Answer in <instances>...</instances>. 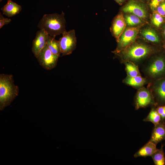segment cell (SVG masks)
<instances>
[{"label": "cell", "mask_w": 165, "mask_h": 165, "mask_svg": "<svg viewBox=\"0 0 165 165\" xmlns=\"http://www.w3.org/2000/svg\"><path fill=\"white\" fill-rule=\"evenodd\" d=\"M163 47L165 51V41H164L163 42Z\"/></svg>", "instance_id": "obj_31"}, {"label": "cell", "mask_w": 165, "mask_h": 165, "mask_svg": "<svg viewBox=\"0 0 165 165\" xmlns=\"http://www.w3.org/2000/svg\"><path fill=\"white\" fill-rule=\"evenodd\" d=\"M160 116L158 112L156 107H152L147 117L143 121L145 122H150L156 126L161 121Z\"/></svg>", "instance_id": "obj_23"}, {"label": "cell", "mask_w": 165, "mask_h": 165, "mask_svg": "<svg viewBox=\"0 0 165 165\" xmlns=\"http://www.w3.org/2000/svg\"><path fill=\"white\" fill-rule=\"evenodd\" d=\"M120 6L123 5L127 0H114Z\"/></svg>", "instance_id": "obj_29"}, {"label": "cell", "mask_w": 165, "mask_h": 165, "mask_svg": "<svg viewBox=\"0 0 165 165\" xmlns=\"http://www.w3.org/2000/svg\"><path fill=\"white\" fill-rule=\"evenodd\" d=\"M156 109L160 116L161 120L165 119V105L157 106Z\"/></svg>", "instance_id": "obj_26"}, {"label": "cell", "mask_w": 165, "mask_h": 165, "mask_svg": "<svg viewBox=\"0 0 165 165\" xmlns=\"http://www.w3.org/2000/svg\"><path fill=\"white\" fill-rule=\"evenodd\" d=\"M161 35L165 41V23L160 28Z\"/></svg>", "instance_id": "obj_28"}, {"label": "cell", "mask_w": 165, "mask_h": 165, "mask_svg": "<svg viewBox=\"0 0 165 165\" xmlns=\"http://www.w3.org/2000/svg\"><path fill=\"white\" fill-rule=\"evenodd\" d=\"M160 52L151 55L141 65L142 72L150 82L165 77V54Z\"/></svg>", "instance_id": "obj_2"}, {"label": "cell", "mask_w": 165, "mask_h": 165, "mask_svg": "<svg viewBox=\"0 0 165 165\" xmlns=\"http://www.w3.org/2000/svg\"><path fill=\"white\" fill-rule=\"evenodd\" d=\"M123 15L127 27H136L142 26L147 24L140 18L133 14L126 13L123 14Z\"/></svg>", "instance_id": "obj_18"}, {"label": "cell", "mask_w": 165, "mask_h": 165, "mask_svg": "<svg viewBox=\"0 0 165 165\" xmlns=\"http://www.w3.org/2000/svg\"><path fill=\"white\" fill-rule=\"evenodd\" d=\"M120 12L135 15L147 23L151 14L147 3L138 0H127L121 7Z\"/></svg>", "instance_id": "obj_5"}, {"label": "cell", "mask_w": 165, "mask_h": 165, "mask_svg": "<svg viewBox=\"0 0 165 165\" xmlns=\"http://www.w3.org/2000/svg\"><path fill=\"white\" fill-rule=\"evenodd\" d=\"M157 149L156 144L149 141L134 154V156L135 158L151 156Z\"/></svg>", "instance_id": "obj_17"}, {"label": "cell", "mask_w": 165, "mask_h": 165, "mask_svg": "<svg viewBox=\"0 0 165 165\" xmlns=\"http://www.w3.org/2000/svg\"><path fill=\"white\" fill-rule=\"evenodd\" d=\"M147 42L136 41L125 49L114 54L122 63L130 61L138 66L151 55L160 51L157 47Z\"/></svg>", "instance_id": "obj_1"}, {"label": "cell", "mask_w": 165, "mask_h": 165, "mask_svg": "<svg viewBox=\"0 0 165 165\" xmlns=\"http://www.w3.org/2000/svg\"><path fill=\"white\" fill-rule=\"evenodd\" d=\"M142 26L127 27L117 41V46L116 49L112 52L114 53L119 52L134 42Z\"/></svg>", "instance_id": "obj_6"}, {"label": "cell", "mask_w": 165, "mask_h": 165, "mask_svg": "<svg viewBox=\"0 0 165 165\" xmlns=\"http://www.w3.org/2000/svg\"><path fill=\"white\" fill-rule=\"evenodd\" d=\"M165 140V119L161 120L157 125L154 126L149 141L156 145Z\"/></svg>", "instance_id": "obj_14"}, {"label": "cell", "mask_w": 165, "mask_h": 165, "mask_svg": "<svg viewBox=\"0 0 165 165\" xmlns=\"http://www.w3.org/2000/svg\"><path fill=\"white\" fill-rule=\"evenodd\" d=\"M22 9L21 6L12 0H7V3L1 9L3 14L8 17H12L19 13Z\"/></svg>", "instance_id": "obj_16"}, {"label": "cell", "mask_w": 165, "mask_h": 165, "mask_svg": "<svg viewBox=\"0 0 165 165\" xmlns=\"http://www.w3.org/2000/svg\"><path fill=\"white\" fill-rule=\"evenodd\" d=\"M49 36L44 29H40L37 32L35 37L33 41L32 47V51L36 58L46 45Z\"/></svg>", "instance_id": "obj_12"}, {"label": "cell", "mask_w": 165, "mask_h": 165, "mask_svg": "<svg viewBox=\"0 0 165 165\" xmlns=\"http://www.w3.org/2000/svg\"><path fill=\"white\" fill-rule=\"evenodd\" d=\"M19 88L14 82L12 74H0V110L9 105L18 95Z\"/></svg>", "instance_id": "obj_4"}, {"label": "cell", "mask_w": 165, "mask_h": 165, "mask_svg": "<svg viewBox=\"0 0 165 165\" xmlns=\"http://www.w3.org/2000/svg\"><path fill=\"white\" fill-rule=\"evenodd\" d=\"M162 145L160 149L154 152L151 156L155 165H164L165 164V156L163 147Z\"/></svg>", "instance_id": "obj_21"}, {"label": "cell", "mask_w": 165, "mask_h": 165, "mask_svg": "<svg viewBox=\"0 0 165 165\" xmlns=\"http://www.w3.org/2000/svg\"><path fill=\"white\" fill-rule=\"evenodd\" d=\"M127 75L131 77L141 76L138 66L132 62L126 61L123 63Z\"/></svg>", "instance_id": "obj_22"}, {"label": "cell", "mask_w": 165, "mask_h": 165, "mask_svg": "<svg viewBox=\"0 0 165 165\" xmlns=\"http://www.w3.org/2000/svg\"><path fill=\"white\" fill-rule=\"evenodd\" d=\"M134 101L136 110L149 106L156 107L151 93L147 87H142L138 89Z\"/></svg>", "instance_id": "obj_8"}, {"label": "cell", "mask_w": 165, "mask_h": 165, "mask_svg": "<svg viewBox=\"0 0 165 165\" xmlns=\"http://www.w3.org/2000/svg\"><path fill=\"white\" fill-rule=\"evenodd\" d=\"M127 27L123 14L120 12L114 18L111 28L112 35L116 42Z\"/></svg>", "instance_id": "obj_13"}, {"label": "cell", "mask_w": 165, "mask_h": 165, "mask_svg": "<svg viewBox=\"0 0 165 165\" xmlns=\"http://www.w3.org/2000/svg\"><path fill=\"white\" fill-rule=\"evenodd\" d=\"M54 37L49 35L47 40V45L52 53L60 57L61 52L59 40L55 39Z\"/></svg>", "instance_id": "obj_20"}, {"label": "cell", "mask_w": 165, "mask_h": 165, "mask_svg": "<svg viewBox=\"0 0 165 165\" xmlns=\"http://www.w3.org/2000/svg\"><path fill=\"white\" fill-rule=\"evenodd\" d=\"M155 11H156L160 15L165 16V1L157 7Z\"/></svg>", "instance_id": "obj_25"}, {"label": "cell", "mask_w": 165, "mask_h": 165, "mask_svg": "<svg viewBox=\"0 0 165 165\" xmlns=\"http://www.w3.org/2000/svg\"><path fill=\"white\" fill-rule=\"evenodd\" d=\"M147 87L151 93L156 107L165 105V77L149 82Z\"/></svg>", "instance_id": "obj_7"}, {"label": "cell", "mask_w": 165, "mask_h": 165, "mask_svg": "<svg viewBox=\"0 0 165 165\" xmlns=\"http://www.w3.org/2000/svg\"><path fill=\"white\" fill-rule=\"evenodd\" d=\"M38 27L44 29L50 36L55 37L66 31V20L63 11L61 14H45L40 20Z\"/></svg>", "instance_id": "obj_3"}, {"label": "cell", "mask_w": 165, "mask_h": 165, "mask_svg": "<svg viewBox=\"0 0 165 165\" xmlns=\"http://www.w3.org/2000/svg\"><path fill=\"white\" fill-rule=\"evenodd\" d=\"M144 25V27L143 25L141 28L138 37L139 36L145 42L153 45L160 44L161 39L156 29L150 25Z\"/></svg>", "instance_id": "obj_11"}, {"label": "cell", "mask_w": 165, "mask_h": 165, "mask_svg": "<svg viewBox=\"0 0 165 165\" xmlns=\"http://www.w3.org/2000/svg\"><path fill=\"white\" fill-rule=\"evenodd\" d=\"M147 3L149 0H138Z\"/></svg>", "instance_id": "obj_30"}, {"label": "cell", "mask_w": 165, "mask_h": 165, "mask_svg": "<svg viewBox=\"0 0 165 165\" xmlns=\"http://www.w3.org/2000/svg\"><path fill=\"white\" fill-rule=\"evenodd\" d=\"M150 14L149 20L150 26L156 29H160L165 23V16L154 11Z\"/></svg>", "instance_id": "obj_19"}, {"label": "cell", "mask_w": 165, "mask_h": 165, "mask_svg": "<svg viewBox=\"0 0 165 165\" xmlns=\"http://www.w3.org/2000/svg\"><path fill=\"white\" fill-rule=\"evenodd\" d=\"M165 0H149L147 3L148 6L151 12L155 11L157 7Z\"/></svg>", "instance_id": "obj_24"}, {"label": "cell", "mask_w": 165, "mask_h": 165, "mask_svg": "<svg viewBox=\"0 0 165 165\" xmlns=\"http://www.w3.org/2000/svg\"><path fill=\"white\" fill-rule=\"evenodd\" d=\"M11 20L8 18L4 17L2 14L0 13V28L6 24H9L11 21Z\"/></svg>", "instance_id": "obj_27"}, {"label": "cell", "mask_w": 165, "mask_h": 165, "mask_svg": "<svg viewBox=\"0 0 165 165\" xmlns=\"http://www.w3.org/2000/svg\"><path fill=\"white\" fill-rule=\"evenodd\" d=\"M59 57L52 53L46 44L36 58L41 66L45 69L49 70L56 67Z\"/></svg>", "instance_id": "obj_10"}, {"label": "cell", "mask_w": 165, "mask_h": 165, "mask_svg": "<svg viewBox=\"0 0 165 165\" xmlns=\"http://www.w3.org/2000/svg\"><path fill=\"white\" fill-rule=\"evenodd\" d=\"M123 82L126 84L138 89L141 88L150 82L145 77L141 76L131 77L127 75L123 81Z\"/></svg>", "instance_id": "obj_15"}, {"label": "cell", "mask_w": 165, "mask_h": 165, "mask_svg": "<svg viewBox=\"0 0 165 165\" xmlns=\"http://www.w3.org/2000/svg\"><path fill=\"white\" fill-rule=\"evenodd\" d=\"M59 40L61 53L62 56L71 54L76 48L77 40L75 31L73 29L65 31Z\"/></svg>", "instance_id": "obj_9"}]
</instances>
